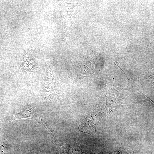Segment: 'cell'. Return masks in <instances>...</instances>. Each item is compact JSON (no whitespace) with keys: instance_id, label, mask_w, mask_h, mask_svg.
Listing matches in <instances>:
<instances>
[{"instance_id":"3","label":"cell","mask_w":154,"mask_h":154,"mask_svg":"<svg viewBox=\"0 0 154 154\" xmlns=\"http://www.w3.org/2000/svg\"><path fill=\"white\" fill-rule=\"evenodd\" d=\"M116 63H115V62H114V64L117 65L118 67H119L121 69V70L123 72H124V74H125V75H126V76L127 77V76L125 74V72H124L123 71V70H122L121 69V68H120L119 65V64H117V62H116Z\"/></svg>"},{"instance_id":"1","label":"cell","mask_w":154,"mask_h":154,"mask_svg":"<svg viewBox=\"0 0 154 154\" xmlns=\"http://www.w3.org/2000/svg\"><path fill=\"white\" fill-rule=\"evenodd\" d=\"M23 118L36 121L44 127L50 132L52 135L54 136L52 130L42 119L40 114L37 112L33 106L28 105L22 112L9 117L8 119L10 121H12Z\"/></svg>"},{"instance_id":"2","label":"cell","mask_w":154,"mask_h":154,"mask_svg":"<svg viewBox=\"0 0 154 154\" xmlns=\"http://www.w3.org/2000/svg\"><path fill=\"white\" fill-rule=\"evenodd\" d=\"M125 151H124L123 149L117 150L114 151L109 154H125Z\"/></svg>"}]
</instances>
